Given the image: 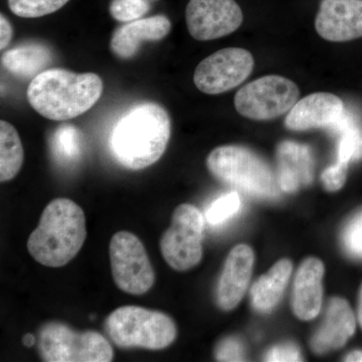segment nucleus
<instances>
[{
  "instance_id": "nucleus-1",
  "label": "nucleus",
  "mask_w": 362,
  "mask_h": 362,
  "mask_svg": "<svg viewBox=\"0 0 362 362\" xmlns=\"http://www.w3.org/2000/svg\"><path fill=\"white\" fill-rule=\"evenodd\" d=\"M171 135L168 111L153 102L136 105L117 122L110 147L123 168L140 170L161 158Z\"/></svg>"
},
{
  "instance_id": "nucleus-2",
  "label": "nucleus",
  "mask_w": 362,
  "mask_h": 362,
  "mask_svg": "<svg viewBox=\"0 0 362 362\" xmlns=\"http://www.w3.org/2000/svg\"><path fill=\"white\" fill-rule=\"evenodd\" d=\"M103 93V81L94 73L49 69L33 78L28 100L45 118L66 121L89 111Z\"/></svg>"
},
{
  "instance_id": "nucleus-3",
  "label": "nucleus",
  "mask_w": 362,
  "mask_h": 362,
  "mask_svg": "<svg viewBox=\"0 0 362 362\" xmlns=\"http://www.w3.org/2000/svg\"><path fill=\"white\" fill-rule=\"evenodd\" d=\"M87 237L82 207L69 199L49 202L30 233L28 250L40 265L61 268L75 258Z\"/></svg>"
},
{
  "instance_id": "nucleus-4",
  "label": "nucleus",
  "mask_w": 362,
  "mask_h": 362,
  "mask_svg": "<svg viewBox=\"0 0 362 362\" xmlns=\"http://www.w3.org/2000/svg\"><path fill=\"white\" fill-rule=\"evenodd\" d=\"M105 332L122 349L162 350L170 346L177 337V328L168 314L139 306H123L109 314Z\"/></svg>"
},
{
  "instance_id": "nucleus-5",
  "label": "nucleus",
  "mask_w": 362,
  "mask_h": 362,
  "mask_svg": "<svg viewBox=\"0 0 362 362\" xmlns=\"http://www.w3.org/2000/svg\"><path fill=\"white\" fill-rule=\"evenodd\" d=\"M206 168L216 180L265 199L279 194L278 180L261 157L239 145L214 149L206 158Z\"/></svg>"
},
{
  "instance_id": "nucleus-6",
  "label": "nucleus",
  "mask_w": 362,
  "mask_h": 362,
  "mask_svg": "<svg viewBox=\"0 0 362 362\" xmlns=\"http://www.w3.org/2000/svg\"><path fill=\"white\" fill-rule=\"evenodd\" d=\"M37 344L47 362H110L114 358L113 347L101 333L75 330L57 321L40 327Z\"/></svg>"
},
{
  "instance_id": "nucleus-7",
  "label": "nucleus",
  "mask_w": 362,
  "mask_h": 362,
  "mask_svg": "<svg viewBox=\"0 0 362 362\" xmlns=\"http://www.w3.org/2000/svg\"><path fill=\"white\" fill-rule=\"evenodd\" d=\"M204 230V216L197 207L189 204L176 207L160 239L162 257L170 268L185 272L201 263Z\"/></svg>"
},
{
  "instance_id": "nucleus-8",
  "label": "nucleus",
  "mask_w": 362,
  "mask_h": 362,
  "mask_svg": "<svg viewBox=\"0 0 362 362\" xmlns=\"http://www.w3.org/2000/svg\"><path fill=\"white\" fill-rule=\"evenodd\" d=\"M300 96L298 86L282 76L257 78L235 96V110L252 120H272L289 113Z\"/></svg>"
},
{
  "instance_id": "nucleus-9",
  "label": "nucleus",
  "mask_w": 362,
  "mask_h": 362,
  "mask_svg": "<svg viewBox=\"0 0 362 362\" xmlns=\"http://www.w3.org/2000/svg\"><path fill=\"white\" fill-rule=\"evenodd\" d=\"M109 256L114 282L121 291L143 295L156 284V272L146 249L134 233H116L111 239Z\"/></svg>"
},
{
  "instance_id": "nucleus-10",
  "label": "nucleus",
  "mask_w": 362,
  "mask_h": 362,
  "mask_svg": "<svg viewBox=\"0 0 362 362\" xmlns=\"http://www.w3.org/2000/svg\"><path fill=\"white\" fill-rule=\"evenodd\" d=\"M254 65L252 54L247 49L240 47L220 49L197 66L194 84L204 94H221L245 82L254 70Z\"/></svg>"
},
{
  "instance_id": "nucleus-11",
  "label": "nucleus",
  "mask_w": 362,
  "mask_h": 362,
  "mask_svg": "<svg viewBox=\"0 0 362 362\" xmlns=\"http://www.w3.org/2000/svg\"><path fill=\"white\" fill-rule=\"evenodd\" d=\"M185 18L189 35L204 42L235 32L242 25L244 14L235 0H189Z\"/></svg>"
},
{
  "instance_id": "nucleus-12",
  "label": "nucleus",
  "mask_w": 362,
  "mask_h": 362,
  "mask_svg": "<svg viewBox=\"0 0 362 362\" xmlns=\"http://www.w3.org/2000/svg\"><path fill=\"white\" fill-rule=\"evenodd\" d=\"M315 28L328 42H349L362 37V0H322Z\"/></svg>"
},
{
  "instance_id": "nucleus-13",
  "label": "nucleus",
  "mask_w": 362,
  "mask_h": 362,
  "mask_svg": "<svg viewBox=\"0 0 362 362\" xmlns=\"http://www.w3.org/2000/svg\"><path fill=\"white\" fill-rule=\"evenodd\" d=\"M254 263V251L247 245H238L228 255L216 288V303L221 310H233L240 303L251 281Z\"/></svg>"
},
{
  "instance_id": "nucleus-14",
  "label": "nucleus",
  "mask_w": 362,
  "mask_h": 362,
  "mask_svg": "<svg viewBox=\"0 0 362 362\" xmlns=\"http://www.w3.org/2000/svg\"><path fill=\"white\" fill-rule=\"evenodd\" d=\"M344 103L337 95L318 92L297 101L285 119V126L292 131L329 128L341 118Z\"/></svg>"
},
{
  "instance_id": "nucleus-15",
  "label": "nucleus",
  "mask_w": 362,
  "mask_h": 362,
  "mask_svg": "<svg viewBox=\"0 0 362 362\" xmlns=\"http://www.w3.org/2000/svg\"><path fill=\"white\" fill-rule=\"evenodd\" d=\"M356 329V316L349 302L340 297L331 298L322 325L312 337V349L317 354H323L341 349L354 337Z\"/></svg>"
},
{
  "instance_id": "nucleus-16",
  "label": "nucleus",
  "mask_w": 362,
  "mask_h": 362,
  "mask_svg": "<svg viewBox=\"0 0 362 362\" xmlns=\"http://www.w3.org/2000/svg\"><path fill=\"white\" fill-rule=\"evenodd\" d=\"M324 272L322 261L314 257L305 259L298 268L293 287L292 308L300 320H312L320 313Z\"/></svg>"
},
{
  "instance_id": "nucleus-17",
  "label": "nucleus",
  "mask_w": 362,
  "mask_h": 362,
  "mask_svg": "<svg viewBox=\"0 0 362 362\" xmlns=\"http://www.w3.org/2000/svg\"><path fill=\"white\" fill-rule=\"evenodd\" d=\"M171 23L168 16H150L130 21L117 28L110 40L111 51L118 58L134 57L143 42H157L168 37Z\"/></svg>"
},
{
  "instance_id": "nucleus-18",
  "label": "nucleus",
  "mask_w": 362,
  "mask_h": 362,
  "mask_svg": "<svg viewBox=\"0 0 362 362\" xmlns=\"http://www.w3.org/2000/svg\"><path fill=\"white\" fill-rule=\"evenodd\" d=\"M279 187L294 192L313 180L314 159L310 147L292 141L281 142L277 149Z\"/></svg>"
},
{
  "instance_id": "nucleus-19",
  "label": "nucleus",
  "mask_w": 362,
  "mask_h": 362,
  "mask_svg": "<svg viewBox=\"0 0 362 362\" xmlns=\"http://www.w3.org/2000/svg\"><path fill=\"white\" fill-rule=\"evenodd\" d=\"M292 272V262L282 259L255 282L251 289V299L252 306L257 311L268 313L277 306L284 294Z\"/></svg>"
},
{
  "instance_id": "nucleus-20",
  "label": "nucleus",
  "mask_w": 362,
  "mask_h": 362,
  "mask_svg": "<svg viewBox=\"0 0 362 362\" xmlns=\"http://www.w3.org/2000/svg\"><path fill=\"white\" fill-rule=\"evenodd\" d=\"M51 49L40 42H25L4 52L2 66L16 77L35 78L51 65Z\"/></svg>"
},
{
  "instance_id": "nucleus-21",
  "label": "nucleus",
  "mask_w": 362,
  "mask_h": 362,
  "mask_svg": "<svg viewBox=\"0 0 362 362\" xmlns=\"http://www.w3.org/2000/svg\"><path fill=\"white\" fill-rule=\"evenodd\" d=\"M25 152L18 131L11 124L0 122V181L13 180L23 166Z\"/></svg>"
},
{
  "instance_id": "nucleus-22",
  "label": "nucleus",
  "mask_w": 362,
  "mask_h": 362,
  "mask_svg": "<svg viewBox=\"0 0 362 362\" xmlns=\"http://www.w3.org/2000/svg\"><path fill=\"white\" fill-rule=\"evenodd\" d=\"M330 131L340 135L338 160L350 163L362 159V126L345 110Z\"/></svg>"
},
{
  "instance_id": "nucleus-23",
  "label": "nucleus",
  "mask_w": 362,
  "mask_h": 362,
  "mask_svg": "<svg viewBox=\"0 0 362 362\" xmlns=\"http://www.w3.org/2000/svg\"><path fill=\"white\" fill-rule=\"evenodd\" d=\"M52 156L61 163H73L80 158L83 151V136L73 125L59 126L51 138Z\"/></svg>"
},
{
  "instance_id": "nucleus-24",
  "label": "nucleus",
  "mask_w": 362,
  "mask_h": 362,
  "mask_svg": "<svg viewBox=\"0 0 362 362\" xmlns=\"http://www.w3.org/2000/svg\"><path fill=\"white\" fill-rule=\"evenodd\" d=\"M70 0H8L11 13L25 18H37L56 13Z\"/></svg>"
},
{
  "instance_id": "nucleus-25",
  "label": "nucleus",
  "mask_w": 362,
  "mask_h": 362,
  "mask_svg": "<svg viewBox=\"0 0 362 362\" xmlns=\"http://www.w3.org/2000/svg\"><path fill=\"white\" fill-rule=\"evenodd\" d=\"M240 199L238 192H233L221 195L206 209V221L211 225L216 226L225 223L239 211Z\"/></svg>"
},
{
  "instance_id": "nucleus-26",
  "label": "nucleus",
  "mask_w": 362,
  "mask_h": 362,
  "mask_svg": "<svg viewBox=\"0 0 362 362\" xmlns=\"http://www.w3.org/2000/svg\"><path fill=\"white\" fill-rule=\"evenodd\" d=\"M149 9V0H111L109 6L112 18L120 23L139 20Z\"/></svg>"
},
{
  "instance_id": "nucleus-27",
  "label": "nucleus",
  "mask_w": 362,
  "mask_h": 362,
  "mask_svg": "<svg viewBox=\"0 0 362 362\" xmlns=\"http://www.w3.org/2000/svg\"><path fill=\"white\" fill-rule=\"evenodd\" d=\"M342 242L349 255L362 259V211L356 214L345 226Z\"/></svg>"
},
{
  "instance_id": "nucleus-28",
  "label": "nucleus",
  "mask_w": 362,
  "mask_h": 362,
  "mask_svg": "<svg viewBox=\"0 0 362 362\" xmlns=\"http://www.w3.org/2000/svg\"><path fill=\"white\" fill-rule=\"evenodd\" d=\"M349 163L337 160V163L329 166L321 175L323 187L327 192H334L344 187L347 178Z\"/></svg>"
},
{
  "instance_id": "nucleus-29",
  "label": "nucleus",
  "mask_w": 362,
  "mask_h": 362,
  "mask_svg": "<svg viewBox=\"0 0 362 362\" xmlns=\"http://www.w3.org/2000/svg\"><path fill=\"white\" fill-rule=\"evenodd\" d=\"M216 357L218 361H244V346L238 338H226L216 347Z\"/></svg>"
},
{
  "instance_id": "nucleus-30",
  "label": "nucleus",
  "mask_w": 362,
  "mask_h": 362,
  "mask_svg": "<svg viewBox=\"0 0 362 362\" xmlns=\"http://www.w3.org/2000/svg\"><path fill=\"white\" fill-rule=\"evenodd\" d=\"M266 361H302L301 352L294 343L276 345L266 354Z\"/></svg>"
},
{
  "instance_id": "nucleus-31",
  "label": "nucleus",
  "mask_w": 362,
  "mask_h": 362,
  "mask_svg": "<svg viewBox=\"0 0 362 362\" xmlns=\"http://www.w3.org/2000/svg\"><path fill=\"white\" fill-rule=\"evenodd\" d=\"M0 49H4L13 39V26L4 14L0 16Z\"/></svg>"
},
{
  "instance_id": "nucleus-32",
  "label": "nucleus",
  "mask_w": 362,
  "mask_h": 362,
  "mask_svg": "<svg viewBox=\"0 0 362 362\" xmlns=\"http://www.w3.org/2000/svg\"><path fill=\"white\" fill-rule=\"evenodd\" d=\"M344 361L349 362H362L361 350H356V351L350 352L345 356Z\"/></svg>"
},
{
  "instance_id": "nucleus-33",
  "label": "nucleus",
  "mask_w": 362,
  "mask_h": 362,
  "mask_svg": "<svg viewBox=\"0 0 362 362\" xmlns=\"http://www.w3.org/2000/svg\"><path fill=\"white\" fill-rule=\"evenodd\" d=\"M357 319H358V322L361 324L362 328V284L361 286V290H359L358 307H357Z\"/></svg>"
},
{
  "instance_id": "nucleus-34",
  "label": "nucleus",
  "mask_w": 362,
  "mask_h": 362,
  "mask_svg": "<svg viewBox=\"0 0 362 362\" xmlns=\"http://www.w3.org/2000/svg\"><path fill=\"white\" fill-rule=\"evenodd\" d=\"M35 341H37V338L33 337V334H26L23 340V344H25L26 347H32Z\"/></svg>"
},
{
  "instance_id": "nucleus-35",
  "label": "nucleus",
  "mask_w": 362,
  "mask_h": 362,
  "mask_svg": "<svg viewBox=\"0 0 362 362\" xmlns=\"http://www.w3.org/2000/svg\"><path fill=\"white\" fill-rule=\"evenodd\" d=\"M149 1H156V0H149Z\"/></svg>"
}]
</instances>
